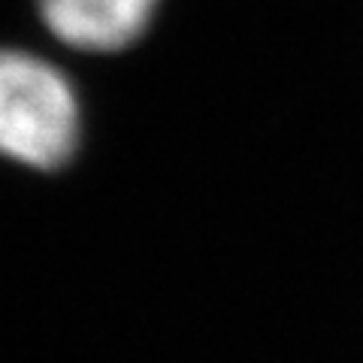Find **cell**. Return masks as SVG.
Returning <instances> with one entry per match:
<instances>
[{
  "label": "cell",
  "instance_id": "obj_1",
  "mask_svg": "<svg viewBox=\"0 0 363 363\" xmlns=\"http://www.w3.org/2000/svg\"><path fill=\"white\" fill-rule=\"evenodd\" d=\"M79 140V104L70 82L49 61L0 49V155L55 169Z\"/></svg>",
  "mask_w": 363,
  "mask_h": 363
},
{
  "label": "cell",
  "instance_id": "obj_2",
  "mask_svg": "<svg viewBox=\"0 0 363 363\" xmlns=\"http://www.w3.org/2000/svg\"><path fill=\"white\" fill-rule=\"evenodd\" d=\"M43 25L82 52H118L149 28L157 0H37Z\"/></svg>",
  "mask_w": 363,
  "mask_h": 363
}]
</instances>
